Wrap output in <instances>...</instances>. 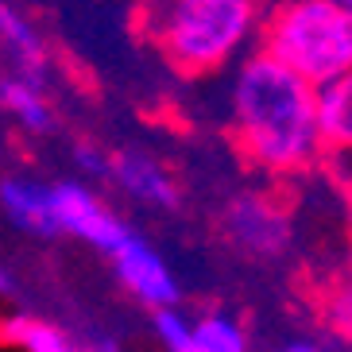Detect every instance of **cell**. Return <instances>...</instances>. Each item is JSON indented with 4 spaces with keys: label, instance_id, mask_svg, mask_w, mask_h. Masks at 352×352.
Returning a JSON list of instances; mask_svg holds the SVG:
<instances>
[{
    "label": "cell",
    "instance_id": "8",
    "mask_svg": "<svg viewBox=\"0 0 352 352\" xmlns=\"http://www.w3.org/2000/svg\"><path fill=\"white\" fill-rule=\"evenodd\" d=\"M314 113L321 155L352 159V70L314 85Z\"/></svg>",
    "mask_w": 352,
    "mask_h": 352
},
{
    "label": "cell",
    "instance_id": "10",
    "mask_svg": "<svg viewBox=\"0 0 352 352\" xmlns=\"http://www.w3.org/2000/svg\"><path fill=\"white\" fill-rule=\"evenodd\" d=\"M0 109L23 128V132H35V135H47L54 128V109L43 94V82L39 74H8L0 78Z\"/></svg>",
    "mask_w": 352,
    "mask_h": 352
},
{
    "label": "cell",
    "instance_id": "18",
    "mask_svg": "<svg viewBox=\"0 0 352 352\" xmlns=\"http://www.w3.org/2000/svg\"><path fill=\"white\" fill-rule=\"evenodd\" d=\"M341 4H349V8H352V0H341Z\"/></svg>",
    "mask_w": 352,
    "mask_h": 352
},
{
    "label": "cell",
    "instance_id": "7",
    "mask_svg": "<svg viewBox=\"0 0 352 352\" xmlns=\"http://www.w3.org/2000/svg\"><path fill=\"white\" fill-rule=\"evenodd\" d=\"M113 186L120 194H128L132 201L147 209H163V213H175L182 206V190H178V178L166 170V163H159L151 151H140V147H120L109 155V175Z\"/></svg>",
    "mask_w": 352,
    "mask_h": 352
},
{
    "label": "cell",
    "instance_id": "6",
    "mask_svg": "<svg viewBox=\"0 0 352 352\" xmlns=\"http://www.w3.org/2000/svg\"><path fill=\"white\" fill-rule=\"evenodd\" d=\"M225 232L244 256L271 259L287 248L290 221L279 201H271L263 194H240L225 213Z\"/></svg>",
    "mask_w": 352,
    "mask_h": 352
},
{
    "label": "cell",
    "instance_id": "1",
    "mask_svg": "<svg viewBox=\"0 0 352 352\" xmlns=\"http://www.w3.org/2000/svg\"><path fill=\"white\" fill-rule=\"evenodd\" d=\"M225 113L240 155L263 175L294 178L321 159L314 85L263 47L232 63Z\"/></svg>",
    "mask_w": 352,
    "mask_h": 352
},
{
    "label": "cell",
    "instance_id": "17",
    "mask_svg": "<svg viewBox=\"0 0 352 352\" xmlns=\"http://www.w3.org/2000/svg\"><path fill=\"white\" fill-rule=\"evenodd\" d=\"M0 294H16V287H12V279L0 271Z\"/></svg>",
    "mask_w": 352,
    "mask_h": 352
},
{
    "label": "cell",
    "instance_id": "12",
    "mask_svg": "<svg viewBox=\"0 0 352 352\" xmlns=\"http://www.w3.org/2000/svg\"><path fill=\"white\" fill-rule=\"evenodd\" d=\"M252 349L248 325L228 310L190 314V352H244Z\"/></svg>",
    "mask_w": 352,
    "mask_h": 352
},
{
    "label": "cell",
    "instance_id": "9",
    "mask_svg": "<svg viewBox=\"0 0 352 352\" xmlns=\"http://www.w3.org/2000/svg\"><path fill=\"white\" fill-rule=\"evenodd\" d=\"M0 209L12 225L39 240H54L58 225H54V209H51V186H43L35 178L23 175H4L0 178Z\"/></svg>",
    "mask_w": 352,
    "mask_h": 352
},
{
    "label": "cell",
    "instance_id": "5",
    "mask_svg": "<svg viewBox=\"0 0 352 352\" xmlns=\"http://www.w3.org/2000/svg\"><path fill=\"white\" fill-rule=\"evenodd\" d=\"M109 263H113L120 287H124L140 306H147V310L182 302V287H178L175 267H170L163 252H159L151 240L140 236L135 228H128V236L109 252Z\"/></svg>",
    "mask_w": 352,
    "mask_h": 352
},
{
    "label": "cell",
    "instance_id": "13",
    "mask_svg": "<svg viewBox=\"0 0 352 352\" xmlns=\"http://www.w3.org/2000/svg\"><path fill=\"white\" fill-rule=\"evenodd\" d=\"M0 43L12 51V58L20 63V70L39 74L47 63V43H43L39 28H35L20 8H12L8 0H0Z\"/></svg>",
    "mask_w": 352,
    "mask_h": 352
},
{
    "label": "cell",
    "instance_id": "2",
    "mask_svg": "<svg viewBox=\"0 0 352 352\" xmlns=\"http://www.w3.org/2000/svg\"><path fill=\"white\" fill-rule=\"evenodd\" d=\"M267 0H144L147 43L182 78L228 74L259 47Z\"/></svg>",
    "mask_w": 352,
    "mask_h": 352
},
{
    "label": "cell",
    "instance_id": "14",
    "mask_svg": "<svg viewBox=\"0 0 352 352\" xmlns=\"http://www.w3.org/2000/svg\"><path fill=\"white\" fill-rule=\"evenodd\" d=\"M151 333L155 341L170 352H190V314L182 310V302L170 306H155L151 310Z\"/></svg>",
    "mask_w": 352,
    "mask_h": 352
},
{
    "label": "cell",
    "instance_id": "11",
    "mask_svg": "<svg viewBox=\"0 0 352 352\" xmlns=\"http://www.w3.org/2000/svg\"><path fill=\"white\" fill-rule=\"evenodd\" d=\"M0 341L23 352H74L78 341L70 337L66 325L47 321L39 314H12L0 321Z\"/></svg>",
    "mask_w": 352,
    "mask_h": 352
},
{
    "label": "cell",
    "instance_id": "16",
    "mask_svg": "<svg viewBox=\"0 0 352 352\" xmlns=\"http://www.w3.org/2000/svg\"><path fill=\"white\" fill-rule=\"evenodd\" d=\"M344 213H349V275H352V186L344 194Z\"/></svg>",
    "mask_w": 352,
    "mask_h": 352
},
{
    "label": "cell",
    "instance_id": "4",
    "mask_svg": "<svg viewBox=\"0 0 352 352\" xmlns=\"http://www.w3.org/2000/svg\"><path fill=\"white\" fill-rule=\"evenodd\" d=\"M51 209H54L58 236L82 240L85 248L101 252V256H109L128 236V228H132L128 221L116 217L85 182H74V178L51 182Z\"/></svg>",
    "mask_w": 352,
    "mask_h": 352
},
{
    "label": "cell",
    "instance_id": "3",
    "mask_svg": "<svg viewBox=\"0 0 352 352\" xmlns=\"http://www.w3.org/2000/svg\"><path fill=\"white\" fill-rule=\"evenodd\" d=\"M259 47L321 85L352 70V8L341 0H275L263 12Z\"/></svg>",
    "mask_w": 352,
    "mask_h": 352
},
{
    "label": "cell",
    "instance_id": "15",
    "mask_svg": "<svg viewBox=\"0 0 352 352\" xmlns=\"http://www.w3.org/2000/svg\"><path fill=\"white\" fill-rule=\"evenodd\" d=\"M74 166H78L85 178H104L109 175V155L97 151L94 144H78L74 147Z\"/></svg>",
    "mask_w": 352,
    "mask_h": 352
}]
</instances>
